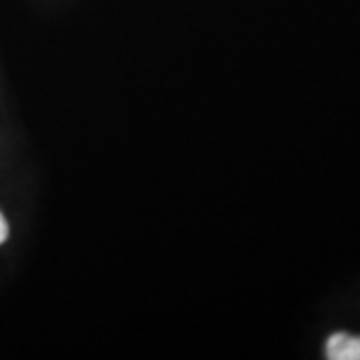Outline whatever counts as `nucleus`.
<instances>
[{
	"label": "nucleus",
	"instance_id": "f03ea898",
	"mask_svg": "<svg viewBox=\"0 0 360 360\" xmlns=\"http://www.w3.org/2000/svg\"><path fill=\"white\" fill-rule=\"evenodd\" d=\"M8 238V222L4 219V214L0 212V245H4Z\"/></svg>",
	"mask_w": 360,
	"mask_h": 360
},
{
	"label": "nucleus",
	"instance_id": "f257e3e1",
	"mask_svg": "<svg viewBox=\"0 0 360 360\" xmlns=\"http://www.w3.org/2000/svg\"><path fill=\"white\" fill-rule=\"evenodd\" d=\"M326 359L360 360V336L336 333L326 340Z\"/></svg>",
	"mask_w": 360,
	"mask_h": 360
}]
</instances>
